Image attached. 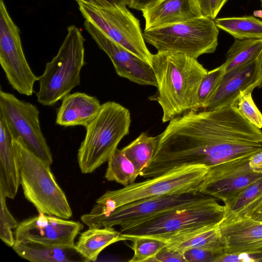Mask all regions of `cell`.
I'll list each match as a JSON object with an SVG mask.
<instances>
[{
	"label": "cell",
	"instance_id": "2e32d148",
	"mask_svg": "<svg viewBox=\"0 0 262 262\" xmlns=\"http://www.w3.org/2000/svg\"><path fill=\"white\" fill-rule=\"evenodd\" d=\"M262 74L257 59L224 72L217 88L204 107L210 111L236 104L241 94L258 87Z\"/></svg>",
	"mask_w": 262,
	"mask_h": 262
},
{
	"label": "cell",
	"instance_id": "44dd1931",
	"mask_svg": "<svg viewBox=\"0 0 262 262\" xmlns=\"http://www.w3.org/2000/svg\"><path fill=\"white\" fill-rule=\"evenodd\" d=\"M21 257L32 262H88L75 246L43 245L33 242L15 243L12 247Z\"/></svg>",
	"mask_w": 262,
	"mask_h": 262
},
{
	"label": "cell",
	"instance_id": "ab89813d",
	"mask_svg": "<svg viewBox=\"0 0 262 262\" xmlns=\"http://www.w3.org/2000/svg\"><path fill=\"white\" fill-rule=\"evenodd\" d=\"M249 166L254 171L262 173V150L251 156L249 159Z\"/></svg>",
	"mask_w": 262,
	"mask_h": 262
},
{
	"label": "cell",
	"instance_id": "1f68e13d",
	"mask_svg": "<svg viewBox=\"0 0 262 262\" xmlns=\"http://www.w3.org/2000/svg\"><path fill=\"white\" fill-rule=\"evenodd\" d=\"M253 90L243 92L239 95L236 106L241 114L256 127L262 128V114L256 106L252 97Z\"/></svg>",
	"mask_w": 262,
	"mask_h": 262
},
{
	"label": "cell",
	"instance_id": "ac0fdd59",
	"mask_svg": "<svg viewBox=\"0 0 262 262\" xmlns=\"http://www.w3.org/2000/svg\"><path fill=\"white\" fill-rule=\"evenodd\" d=\"M142 12L145 22L144 30L202 16L198 0H161Z\"/></svg>",
	"mask_w": 262,
	"mask_h": 262
},
{
	"label": "cell",
	"instance_id": "7402d4cb",
	"mask_svg": "<svg viewBox=\"0 0 262 262\" xmlns=\"http://www.w3.org/2000/svg\"><path fill=\"white\" fill-rule=\"evenodd\" d=\"M126 241L120 231L113 227L89 228L81 233L75 246L89 261L97 260L100 253L109 245Z\"/></svg>",
	"mask_w": 262,
	"mask_h": 262
},
{
	"label": "cell",
	"instance_id": "9a60e30c",
	"mask_svg": "<svg viewBox=\"0 0 262 262\" xmlns=\"http://www.w3.org/2000/svg\"><path fill=\"white\" fill-rule=\"evenodd\" d=\"M84 27L99 49L109 57L119 76L140 85L157 87L149 63L110 39L90 21L85 20Z\"/></svg>",
	"mask_w": 262,
	"mask_h": 262
},
{
	"label": "cell",
	"instance_id": "277c9868",
	"mask_svg": "<svg viewBox=\"0 0 262 262\" xmlns=\"http://www.w3.org/2000/svg\"><path fill=\"white\" fill-rule=\"evenodd\" d=\"M208 170L203 165L182 166L144 181L108 190L96 201L93 214L112 211L124 205L145 198L197 192Z\"/></svg>",
	"mask_w": 262,
	"mask_h": 262
},
{
	"label": "cell",
	"instance_id": "5b68a950",
	"mask_svg": "<svg viewBox=\"0 0 262 262\" xmlns=\"http://www.w3.org/2000/svg\"><path fill=\"white\" fill-rule=\"evenodd\" d=\"M131 123L129 111L120 104L107 101L85 127L86 133L79 148L77 159L82 173L94 172L117 148L121 140L129 134Z\"/></svg>",
	"mask_w": 262,
	"mask_h": 262
},
{
	"label": "cell",
	"instance_id": "d6a6232c",
	"mask_svg": "<svg viewBox=\"0 0 262 262\" xmlns=\"http://www.w3.org/2000/svg\"><path fill=\"white\" fill-rule=\"evenodd\" d=\"M224 250L204 248H192L183 252L186 262H215Z\"/></svg>",
	"mask_w": 262,
	"mask_h": 262
},
{
	"label": "cell",
	"instance_id": "83f0119b",
	"mask_svg": "<svg viewBox=\"0 0 262 262\" xmlns=\"http://www.w3.org/2000/svg\"><path fill=\"white\" fill-rule=\"evenodd\" d=\"M262 198V177L246 187L226 208L224 220L234 217L251 203Z\"/></svg>",
	"mask_w": 262,
	"mask_h": 262
},
{
	"label": "cell",
	"instance_id": "b9f144b4",
	"mask_svg": "<svg viewBox=\"0 0 262 262\" xmlns=\"http://www.w3.org/2000/svg\"><path fill=\"white\" fill-rule=\"evenodd\" d=\"M257 60L259 62L260 67L261 74H262V51H261L258 58H257Z\"/></svg>",
	"mask_w": 262,
	"mask_h": 262
},
{
	"label": "cell",
	"instance_id": "f35d334b",
	"mask_svg": "<svg viewBox=\"0 0 262 262\" xmlns=\"http://www.w3.org/2000/svg\"><path fill=\"white\" fill-rule=\"evenodd\" d=\"M160 1L161 0H130L128 7L135 10L143 11Z\"/></svg>",
	"mask_w": 262,
	"mask_h": 262
},
{
	"label": "cell",
	"instance_id": "d6986e66",
	"mask_svg": "<svg viewBox=\"0 0 262 262\" xmlns=\"http://www.w3.org/2000/svg\"><path fill=\"white\" fill-rule=\"evenodd\" d=\"M20 184L19 164L13 137L0 115V192L13 199Z\"/></svg>",
	"mask_w": 262,
	"mask_h": 262
},
{
	"label": "cell",
	"instance_id": "d4e9b609",
	"mask_svg": "<svg viewBox=\"0 0 262 262\" xmlns=\"http://www.w3.org/2000/svg\"><path fill=\"white\" fill-rule=\"evenodd\" d=\"M262 51V39H235L223 64L225 72L257 59Z\"/></svg>",
	"mask_w": 262,
	"mask_h": 262
},
{
	"label": "cell",
	"instance_id": "7a4b0ae2",
	"mask_svg": "<svg viewBox=\"0 0 262 262\" xmlns=\"http://www.w3.org/2000/svg\"><path fill=\"white\" fill-rule=\"evenodd\" d=\"M151 66L158 91L150 99L161 107L162 122L195 111L200 85L208 72L197 59L179 52H157L152 54Z\"/></svg>",
	"mask_w": 262,
	"mask_h": 262
},
{
	"label": "cell",
	"instance_id": "9c48e42d",
	"mask_svg": "<svg viewBox=\"0 0 262 262\" xmlns=\"http://www.w3.org/2000/svg\"><path fill=\"white\" fill-rule=\"evenodd\" d=\"M209 196L192 192L148 198L124 205L103 214H84L81 216V220L89 228L119 226V231L121 232L164 212L202 202Z\"/></svg>",
	"mask_w": 262,
	"mask_h": 262
},
{
	"label": "cell",
	"instance_id": "8992f818",
	"mask_svg": "<svg viewBox=\"0 0 262 262\" xmlns=\"http://www.w3.org/2000/svg\"><path fill=\"white\" fill-rule=\"evenodd\" d=\"M18 156L20 184L26 199L39 213L69 219L72 211L64 191L58 184L50 165L13 138Z\"/></svg>",
	"mask_w": 262,
	"mask_h": 262
},
{
	"label": "cell",
	"instance_id": "8d00e7d4",
	"mask_svg": "<svg viewBox=\"0 0 262 262\" xmlns=\"http://www.w3.org/2000/svg\"><path fill=\"white\" fill-rule=\"evenodd\" d=\"M242 216L262 222V198L248 205L234 217L226 220Z\"/></svg>",
	"mask_w": 262,
	"mask_h": 262
},
{
	"label": "cell",
	"instance_id": "4dcf8cb0",
	"mask_svg": "<svg viewBox=\"0 0 262 262\" xmlns=\"http://www.w3.org/2000/svg\"><path fill=\"white\" fill-rule=\"evenodd\" d=\"M6 198L0 192V238L7 246L12 247L15 243L12 230L17 227L18 223L8 209Z\"/></svg>",
	"mask_w": 262,
	"mask_h": 262
},
{
	"label": "cell",
	"instance_id": "7bdbcfd3",
	"mask_svg": "<svg viewBox=\"0 0 262 262\" xmlns=\"http://www.w3.org/2000/svg\"><path fill=\"white\" fill-rule=\"evenodd\" d=\"M258 88L262 89V82H261V84L258 86Z\"/></svg>",
	"mask_w": 262,
	"mask_h": 262
},
{
	"label": "cell",
	"instance_id": "f6af8a7d",
	"mask_svg": "<svg viewBox=\"0 0 262 262\" xmlns=\"http://www.w3.org/2000/svg\"><path fill=\"white\" fill-rule=\"evenodd\" d=\"M261 261H262V259H261Z\"/></svg>",
	"mask_w": 262,
	"mask_h": 262
},
{
	"label": "cell",
	"instance_id": "ee69618b",
	"mask_svg": "<svg viewBox=\"0 0 262 262\" xmlns=\"http://www.w3.org/2000/svg\"><path fill=\"white\" fill-rule=\"evenodd\" d=\"M260 2H261V5H262V0H260Z\"/></svg>",
	"mask_w": 262,
	"mask_h": 262
},
{
	"label": "cell",
	"instance_id": "f546056e",
	"mask_svg": "<svg viewBox=\"0 0 262 262\" xmlns=\"http://www.w3.org/2000/svg\"><path fill=\"white\" fill-rule=\"evenodd\" d=\"M225 72V66H221L208 71L203 77L199 92L198 104L195 111L204 108L216 91L220 80Z\"/></svg>",
	"mask_w": 262,
	"mask_h": 262
},
{
	"label": "cell",
	"instance_id": "74e56055",
	"mask_svg": "<svg viewBox=\"0 0 262 262\" xmlns=\"http://www.w3.org/2000/svg\"><path fill=\"white\" fill-rule=\"evenodd\" d=\"M100 8H107L116 5L128 6L130 0H76Z\"/></svg>",
	"mask_w": 262,
	"mask_h": 262
},
{
	"label": "cell",
	"instance_id": "8fae6325",
	"mask_svg": "<svg viewBox=\"0 0 262 262\" xmlns=\"http://www.w3.org/2000/svg\"><path fill=\"white\" fill-rule=\"evenodd\" d=\"M0 64L11 86L18 93L31 96L38 81L26 58L20 30L0 0Z\"/></svg>",
	"mask_w": 262,
	"mask_h": 262
},
{
	"label": "cell",
	"instance_id": "e575fe53",
	"mask_svg": "<svg viewBox=\"0 0 262 262\" xmlns=\"http://www.w3.org/2000/svg\"><path fill=\"white\" fill-rule=\"evenodd\" d=\"M149 261L158 262H186L183 253L167 245L160 250Z\"/></svg>",
	"mask_w": 262,
	"mask_h": 262
},
{
	"label": "cell",
	"instance_id": "e0dca14e",
	"mask_svg": "<svg viewBox=\"0 0 262 262\" xmlns=\"http://www.w3.org/2000/svg\"><path fill=\"white\" fill-rule=\"evenodd\" d=\"M226 253L262 254V222L247 216L224 220L217 226Z\"/></svg>",
	"mask_w": 262,
	"mask_h": 262
},
{
	"label": "cell",
	"instance_id": "ffe728a7",
	"mask_svg": "<svg viewBox=\"0 0 262 262\" xmlns=\"http://www.w3.org/2000/svg\"><path fill=\"white\" fill-rule=\"evenodd\" d=\"M101 106L95 96L80 92L69 94L62 99L58 109L56 124L64 127H85L95 117Z\"/></svg>",
	"mask_w": 262,
	"mask_h": 262
},
{
	"label": "cell",
	"instance_id": "ba28073f",
	"mask_svg": "<svg viewBox=\"0 0 262 262\" xmlns=\"http://www.w3.org/2000/svg\"><path fill=\"white\" fill-rule=\"evenodd\" d=\"M219 28L214 20L201 16L159 28L144 30L145 41L158 52H176L198 58L213 53L218 45Z\"/></svg>",
	"mask_w": 262,
	"mask_h": 262
},
{
	"label": "cell",
	"instance_id": "30bf717a",
	"mask_svg": "<svg viewBox=\"0 0 262 262\" xmlns=\"http://www.w3.org/2000/svg\"><path fill=\"white\" fill-rule=\"evenodd\" d=\"M86 20L110 39L151 65L152 54L147 48L139 20L125 6L98 8L77 1Z\"/></svg>",
	"mask_w": 262,
	"mask_h": 262
},
{
	"label": "cell",
	"instance_id": "cb8c5ba5",
	"mask_svg": "<svg viewBox=\"0 0 262 262\" xmlns=\"http://www.w3.org/2000/svg\"><path fill=\"white\" fill-rule=\"evenodd\" d=\"M158 143V136H149L146 133H142L122 150L140 174L152 159Z\"/></svg>",
	"mask_w": 262,
	"mask_h": 262
},
{
	"label": "cell",
	"instance_id": "836d02e7",
	"mask_svg": "<svg viewBox=\"0 0 262 262\" xmlns=\"http://www.w3.org/2000/svg\"><path fill=\"white\" fill-rule=\"evenodd\" d=\"M228 0H198L203 16L214 20Z\"/></svg>",
	"mask_w": 262,
	"mask_h": 262
},
{
	"label": "cell",
	"instance_id": "52a82bcc",
	"mask_svg": "<svg viewBox=\"0 0 262 262\" xmlns=\"http://www.w3.org/2000/svg\"><path fill=\"white\" fill-rule=\"evenodd\" d=\"M85 40L75 25L68 28L67 34L57 54L48 62L43 74L38 77L37 101L52 106L80 84V72L84 60Z\"/></svg>",
	"mask_w": 262,
	"mask_h": 262
},
{
	"label": "cell",
	"instance_id": "3957f363",
	"mask_svg": "<svg viewBox=\"0 0 262 262\" xmlns=\"http://www.w3.org/2000/svg\"><path fill=\"white\" fill-rule=\"evenodd\" d=\"M226 213L225 205H221L216 198L209 196L202 202L164 212L120 232L126 241L148 237L168 244L217 227Z\"/></svg>",
	"mask_w": 262,
	"mask_h": 262
},
{
	"label": "cell",
	"instance_id": "484cf974",
	"mask_svg": "<svg viewBox=\"0 0 262 262\" xmlns=\"http://www.w3.org/2000/svg\"><path fill=\"white\" fill-rule=\"evenodd\" d=\"M107 162L105 178L124 186L135 182L139 174L133 163L126 157L122 149L117 148Z\"/></svg>",
	"mask_w": 262,
	"mask_h": 262
},
{
	"label": "cell",
	"instance_id": "d590c367",
	"mask_svg": "<svg viewBox=\"0 0 262 262\" xmlns=\"http://www.w3.org/2000/svg\"><path fill=\"white\" fill-rule=\"evenodd\" d=\"M261 259L262 254L224 253L216 259L215 262L261 261Z\"/></svg>",
	"mask_w": 262,
	"mask_h": 262
},
{
	"label": "cell",
	"instance_id": "7c38bea8",
	"mask_svg": "<svg viewBox=\"0 0 262 262\" xmlns=\"http://www.w3.org/2000/svg\"><path fill=\"white\" fill-rule=\"evenodd\" d=\"M0 115L5 119L13 137L49 165L53 156L40 127L39 111L34 104L0 90Z\"/></svg>",
	"mask_w": 262,
	"mask_h": 262
},
{
	"label": "cell",
	"instance_id": "4fadbf2b",
	"mask_svg": "<svg viewBox=\"0 0 262 262\" xmlns=\"http://www.w3.org/2000/svg\"><path fill=\"white\" fill-rule=\"evenodd\" d=\"M251 155L208 168L197 192L222 200L227 208L246 187L262 177L249 166Z\"/></svg>",
	"mask_w": 262,
	"mask_h": 262
},
{
	"label": "cell",
	"instance_id": "603a6c76",
	"mask_svg": "<svg viewBox=\"0 0 262 262\" xmlns=\"http://www.w3.org/2000/svg\"><path fill=\"white\" fill-rule=\"evenodd\" d=\"M214 21L219 29L235 39H262V21L255 16L218 18Z\"/></svg>",
	"mask_w": 262,
	"mask_h": 262
},
{
	"label": "cell",
	"instance_id": "5bb4252c",
	"mask_svg": "<svg viewBox=\"0 0 262 262\" xmlns=\"http://www.w3.org/2000/svg\"><path fill=\"white\" fill-rule=\"evenodd\" d=\"M68 220L44 213L26 219L14 231L15 243L75 246V239L83 225Z\"/></svg>",
	"mask_w": 262,
	"mask_h": 262
},
{
	"label": "cell",
	"instance_id": "4316f807",
	"mask_svg": "<svg viewBox=\"0 0 262 262\" xmlns=\"http://www.w3.org/2000/svg\"><path fill=\"white\" fill-rule=\"evenodd\" d=\"M167 246L183 252L192 248H204L224 250V245L217 227L201 231L174 243Z\"/></svg>",
	"mask_w": 262,
	"mask_h": 262
},
{
	"label": "cell",
	"instance_id": "f1b7e54d",
	"mask_svg": "<svg viewBox=\"0 0 262 262\" xmlns=\"http://www.w3.org/2000/svg\"><path fill=\"white\" fill-rule=\"evenodd\" d=\"M130 241H133L134 255L129 262L149 261L167 245L163 241L148 237H138Z\"/></svg>",
	"mask_w": 262,
	"mask_h": 262
},
{
	"label": "cell",
	"instance_id": "6da1fadb",
	"mask_svg": "<svg viewBox=\"0 0 262 262\" xmlns=\"http://www.w3.org/2000/svg\"><path fill=\"white\" fill-rule=\"evenodd\" d=\"M158 137L156 151L140 173L142 178L185 165L209 168L262 150V131L241 114L236 104L191 110L171 119Z\"/></svg>",
	"mask_w": 262,
	"mask_h": 262
},
{
	"label": "cell",
	"instance_id": "60d3db41",
	"mask_svg": "<svg viewBox=\"0 0 262 262\" xmlns=\"http://www.w3.org/2000/svg\"><path fill=\"white\" fill-rule=\"evenodd\" d=\"M253 15L255 17L262 18V10H256L253 12Z\"/></svg>",
	"mask_w": 262,
	"mask_h": 262
}]
</instances>
